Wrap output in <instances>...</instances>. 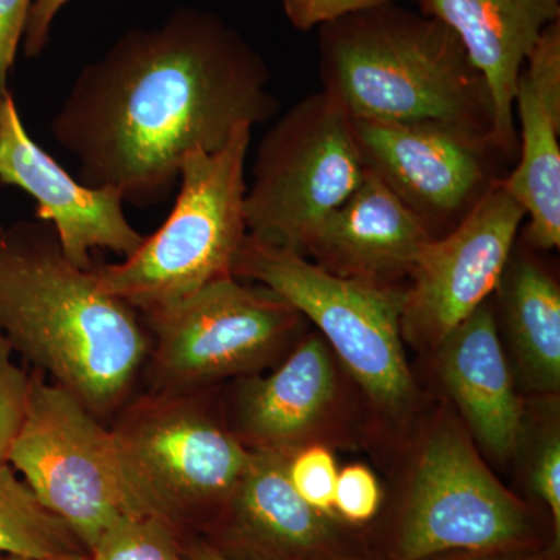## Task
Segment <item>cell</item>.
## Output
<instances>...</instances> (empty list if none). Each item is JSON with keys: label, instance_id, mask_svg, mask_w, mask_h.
Masks as SVG:
<instances>
[{"label": "cell", "instance_id": "24", "mask_svg": "<svg viewBox=\"0 0 560 560\" xmlns=\"http://www.w3.org/2000/svg\"><path fill=\"white\" fill-rule=\"evenodd\" d=\"M528 455V480L537 499L551 512L556 540L560 537V433L558 410L550 416L545 429L537 430L530 441Z\"/></svg>", "mask_w": 560, "mask_h": 560}, {"label": "cell", "instance_id": "19", "mask_svg": "<svg viewBox=\"0 0 560 560\" xmlns=\"http://www.w3.org/2000/svg\"><path fill=\"white\" fill-rule=\"evenodd\" d=\"M434 352L441 381L471 440L501 463L517 456L525 404L504 355L492 298L453 329Z\"/></svg>", "mask_w": 560, "mask_h": 560}, {"label": "cell", "instance_id": "13", "mask_svg": "<svg viewBox=\"0 0 560 560\" xmlns=\"http://www.w3.org/2000/svg\"><path fill=\"white\" fill-rule=\"evenodd\" d=\"M0 184L31 195L35 219L54 228L62 253L81 270L94 267V249L125 259L145 241L125 215L119 190L84 186L31 138L13 95L0 105Z\"/></svg>", "mask_w": 560, "mask_h": 560}, {"label": "cell", "instance_id": "23", "mask_svg": "<svg viewBox=\"0 0 560 560\" xmlns=\"http://www.w3.org/2000/svg\"><path fill=\"white\" fill-rule=\"evenodd\" d=\"M337 459L323 442L305 445L289 460V478L305 503L323 514L335 515L334 495L338 478Z\"/></svg>", "mask_w": 560, "mask_h": 560}, {"label": "cell", "instance_id": "14", "mask_svg": "<svg viewBox=\"0 0 560 560\" xmlns=\"http://www.w3.org/2000/svg\"><path fill=\"white\" fill-rule=\"evenodd\" d=\"M290 455L254 452L202 540L230 560L338 558L335 515L313 510L289 478Z\"/></svg>", "mask_w": 560, "mask_h": 560}, {"label": "cell", "instance_id": "16", "mask_svg": "<svg viewBox=\"0 0 560 560\" xmlns=\"http://www.w3.org/2000/svg\"><path fill=\"white\" fill-rule=\"evenodd\" d=\"M518 156L503 186L525 210L522 242L560 246V21L541 33L518 79L514 103Z\"/></svg>", "mask_w": 560, "mask_h": 560}, {"label": "cell", "instance_id": "34", "mask_svg": "<svg viewBox=\"0 0 560 560\" xmlns=\"http://www.w3.org/2000/svg\"><path fill=\"white\" fill-rule=\"evenodd\" d=\"M415 2H416V0H415Z\"/></svg>", "mask_w": 560, "mask_h": 560}, {"label": "cell", "instance_id": "21", "mask_svg": "<svg viewBox=\"0 0 560 560\" xmlns=\"http://www.w3.org/2000/svg\"><path fill=\"white\" fill-rule=\"evenodd\" d=\"M0 552L28 560L88 555L73 530L36 499L9 463L0 464Z\"/></svg>", "mask_w": 560, "mask_h": 560}, {"label": "cell", "instance_id": "28", "mask_svg": "<svg viewBox=\"0 0 560 560\" xmlns=\"http://www.w3.org/2000/svg\"><path fill=\"white\" fill-rule=\"evenodd\" d=\"M33 0H0V105L10 97L9 79L24 39Z\"/></svg>", "mask_w": 560, "mask_h": 560}, {"label": "cell", "instance_id": "10", "mask_svg": "<svg viewBox=\"0 0 560 560\" xmlns=\"http://www.w3.org/2000/svg\"><path fill=\"white\" fill-rule=\"evenodd\" d=\"M7 463L86 551L114 518L142 514L109 427L38 371Z\"/></svg>", "mask_w": 560, "mask_h": 560}, {"label": "cell", "instance_id": "11", "mask_svg": "<svg viewBox=\"0 0 560 560\" xmlns=\"http://www.w3.org/2000/svg\"><path fill=\"white\" fill-rule=\"evenodd\" d=\"M352 130L364 168L433 241L455 231L514 167L492 136L447 121L352 119Z\"/></svg>", "mask_w": 560, "mask_h": 560}, {"label": "cell", "instance_id": "31", "mask_svg": "<svg viewBox=\"0 0 560 560\" xmlns=\"http://www.w3.org/2000/svg\"><path fill=\"white\" fill-rule=\"evenodd\" d=\"M183 545L184 551H186V556L189 560H230L223 558V556L219 555V552L210 548L209 545L202 540L186 541V544Z\"/></svg>", "mask_w": 560, "mask_h": 560}, {"label": "cell", "instance_id": "33", "mask_svg": "<svg viewBox=\"0 0 560 560\" xmlns=\"http://www.w3.org/2000/svg\"><path fill=\"white\" fill-rule=\"evenodd\" d=\"M0 560H28V559L20 558V556L5 555V552H0Z\"/></svg>", "mask_w": 560, "mask_h": 560}, {"label": "cell", "instance_id": "4", "mask_svg": "<svg viewBox=\"0 0 560 560\" xmlns=\"http://www.w3.org/2000/svg\"><path fill=\"white\" fill-rule=\"evenodd\" d=\"M110 420L140 511L167 523L180 539L212 522L253 459L209 389L145 390Z\"/></svg>", "mask_w": 560, "mask_h": 560}, {"label": "cell", "instance_id": "9", "mask_svg": "<svg viewBox=\"0 0 560 560\" xmlns=\"http://www.w3.org/2000/svg\"><path fill=\"white\" fill-rule=\"evenodd\" d=\"M528 510L489 470L467 429L440 416L420 441L397 528L396 560L530 550Z\"/></svg>", "mask_w": 560, "mask_h": 560}, {"label": "cell", "instance_id": "32", "mask_svg": "<svg viewBox=\"0 0 560 560\" xmlns=\"http://www.w3.org/2000/svg\"><path fill=\"white\" fill-rule=\"evenodd\" d=\"M44 560H90L86 552H68V555L55 556V558Z\"/></svg>", "mask_w": 560, "mask_h": 560}, {"label": "cell", "instance_id": "20", "mask_svg": "<svg viewBox=\"0 0 560 560\" xmlns=\"http://www.w3.org/2000/svg\"><path fill=\"white\" fill-rule=\"evenodd\" d=\"M526 389H560V287L536 249L517 241L492 296Z\"/></svg>", "mask_w": 560, "mask_h": 560}, {"label": "cell", "instance_id": "7", "mask_svg": "<svg viewBox=\"0 0 560 560\" xmlns=\"http://www.w3.org/2000/svg\"><path fill=\"white\" fill-rule=\"evenodd\" d=\"M232 276L260 283L311 320L368 399L393 418L415 401L400 319L405 287L340 278L300 254L246 237Z\"/></svg>", "mask_w": 560, "mask_h": 560}, {"label": "cell", "instance_id": "18", "mask_svg": "<svg viewBox=\"0 0 560 560\" xmlns=\"http://www.w3.org/2000/svg\"><path fill=\"white\" fill-rule=\"evenodd\" d=\"M431 241L418 217L366 171L357 190L320 224L305 257L340 278L405 287Z\"/></svg>", "mask_w": 560, "mask_h": 560}, {"label": "cell", "instance_id": "6", "mask_svg": "<svg viewBox=\"0 0 560 560\" xmlns=\"http://www.w3.org/2000/svg\"><path fill=\"white\" fill-rule=\"evenodd\" d=\"M150 335L147 390L190 393L260 374L296 345L304 316L276 291L235 276L140 313Z\"/></svg>", "mask_w": 560, "mask_h": 560}, {"label": "cell", "instance_id": "1", "mask_svg": "<svg viewBox=\"0 0 560 560\" xmlns=\"http://www.w3.org/2000/svg\"><path fill=\"white\" fill-rule=\"evenodd\" d=\"M279 109L260 51L220 14L179 7L88 62L50 130L79 161L80 183L147 209L171 198L190 153L220 150Z\"/></svg>", "mask_w": 560, "mask_h": 560}, {"label": "cell", "instance_id": "15", "mask_svg": "<svg viewBox=\"0 0 560 560\" xmlns=\"http://www.w3.org/2000/svg\"><path fill=\"white\" fill-rule=\"evenodd\" d=\"M278 370L235 378L228 425L250 452H294L320 441L340 400L337 364L320 335L301 338ZM324 444V442H323Z\"/></svg>", "mask_w": 560, "mask_h": 560}, {"label": "cell", "instance_id": "17", "mask_svg": "<svg viewBox=\"0 0 560 560\" xmlns=\"http://www.w3.org/2000/svg\"><path fill=\"white\" fill-rule=\"evenodd\" d=\"M420 13L444 22L488 84L492 138L515 165L518 130L514 103L518 79L541 33L560 21V0H416Z\"/></svg>", "mask_w": 560, "mask_h": 560}, {"label": "cell", "instance_id": "25", "mask_svg": "<svg viewBox=\"0 0 560 560\" xmlns=\"http://www.w3.org/2000/svg\"><path fill=\"white\" fill-rule=\"evenodd\" d=\"M13 348L0 334V464L7 463L11 444L24 420L32 371L13 361Z\"/></svg>", "mask_w": 560, "mask_h": 560}, {"label": "cell", "instance_id": "27", "mask_svg": "<svg viewBox=\"0 0 560 560\" xmlns=\"http://www.w3.org/2000/svg\"><path fill=\"white\" fill-rule=\"evenodd\" d=\"M396 0H280L283 14L296 31L311 32L350 14Z\"/></svg>", "mask_w": 560, "mask_h": 560}, {"label": "cell", "instance_id": "29", "mask_svg": "<svg viewBox=\"0 0 560 560\" xmlns=\"http://www.w3.org/2000/svg\"><path fill=\"white\" fill-rule=\"evenodd\" d=\"M70 2L72 0H33L22 39L25 57L38 58L43 55L49 44L55 20Z\"/></svg>", "mask_w": 560, "mask_h": 560}, {"label": "cell", "instance_id": "12", "mask_svg": "<svg viewBox=\"0 0 560 560\" xmlns=\"http://www.w3.org/2000/svg\"><path fill=\"white\" fill-rule=\"evenodd\" d=\"M525 219V210L500 184L455 231L425 246L405 285L404 342L436 350L493 296Z\"/></svg>", "mask_w": 560, "mask_h": 560}, {"label": "cell", "instance_id": "3", "mask_svg": "<svg viewBox=\"0 0 560 560\" xmlns=\"http://www.w3.org/2000/svg\"><path fill=\"white\" fill-rule=\"evenodd\" d=\"M318 31L323 92L350 119L441 120L492 136L488 84L444 22L390 2Z\"/></svg>", "mask_w": 560, "mask_h": 560}, {"label": "cell", "instance_id": "26", "mask_svg": "<svg viewBox=\"0 0 560 560\" xmlns=\"http://www.w3.org/2000/svg\"><path fill=\"white\" fill-rule=\"evenodd\" d=\"M381 482L370 467L352 464L338 471L335 486L334 512L349 523H368L381 510Z\"/></svg>", "mask_w": 560, "mask_h": 560}, {"label": "cell", "instance_id": "30", "mask_svg": "<svg viewBox=\"0 0 560 560\" xmlns=\"http://www.w3.org/2000/svg\"><path fill=\"white\" fill-rule=\"evenodd\" d=\"M427 560H550L545 552L533 550L512 552H445Z\"/></svg>", "mask_w": 560, "mask_h": 560}, {"label": "cell", "instance_id": "22", "mask_svg": "<svg viewBox=\"0 0 560 560\" xmlns=\"http://www.w3.org/2000/svg\"><path fill=\"white\" fill-rule=\"evenodd\" d=\"M184 541L167 523L151 515L121 514L88 551L90 560H189Z\"/></svg>", "mask_w": 560, "mask_h": 560}, {"label": "cell", "instance_id": "5", "mask_svg": "<svg viewBox=\"0 0 560 560\" xmlns=\"http://www.w3.org/2000/svg\"><path fill=\"white\" fill-rule=\"evenodd\" d=\"M250 135L253 127L241 125L220 150L194 151L184 160L175 205L160 230L120 264L94 265L103 289L142 313L232 276L248 237Z\"/></svg>", "mask_w": 560, "mask_h": 560}, {"label": "cell", "instance_id": "8", "mask_svg": "<svg viewBox=\"0 0 560 560\" xmlns=\"http://www.w3.org/2000/svg\"><path fill=\"white\" fill-rule=\"evenodd\" d=\"M352 119L326 92L307 95L268 128L246 190L248 237L305 257L324 220L364 178Z\"/></svg>", "mask_w": 560, "mask_h": 560}, {"label": "cell", "instance_id": "2", "mask_svg": "<svg viewBox=\"0 0 560 560\" xmlns=\"http://www.w3.org/2000/svg\"><path fill=\"white\" fill-rule=\"evenodd\" d=\"M0 334L101 420L135 396L150 352L140 313L103 289L94 267L73 265L38 219L0 224Z\"/></svg>", "mask_w": 560, "mask_h": 560}]
</instances>
